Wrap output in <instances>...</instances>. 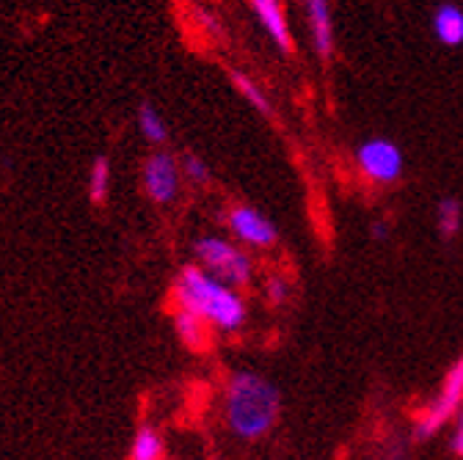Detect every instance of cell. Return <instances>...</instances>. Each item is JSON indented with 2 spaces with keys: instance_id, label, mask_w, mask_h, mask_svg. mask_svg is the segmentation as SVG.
Here are the masks:
<instances>
[{
  "instance_id": "cell-1",
  "label": "cell",
  "mask_w": 463,
  "mask_h": 460,
  "mask_svg": "<svg viewBox=\"0 0 463 460\" xmlns=\"http://www.w3.org/2000/svg\"><path fill=\"white\" fill-rule=\"evenodd\" d=\"M281 419V389L257 370L229 372L221 389V422L238 441H262Z\"/></svg>"
},
{
  "instance_id": "cell-2",
  "label": "cell",
  "mask_w": 463,
  "mask_h": 460,
  "mask_svg": "<svg viewBox=\"0 0 463 460\" xmlns=\"http://www.w3.org/2000/svg\"><path fill=\"white\" fill-rule=\"evenodd\" d=\"M171 301L202 317L215 333H241L249 323V304L241 290L223 284L202 265H185L171 284Z\"/></svg>"
},
{
  "instance_id": "cell-3",
  "label": "cell",
  "mask_w": 463,
  "mask_h": 460,
  "mask_svg": "<svg viewBox=\"0 0 463 460\" xmlns=\"http://www.w3.org/2000/svg\"><path fill=\"white\" fill-rule=\"evenodd\" d=\"M194 257H196V265L210 270L223 284L235 286V290H249L254 284L257 265L251 254L235 240L221 238V235H202L194 243Z\"/></svg>"
},
{
  "instance_id": "cell-4",
  "label": "cell",
  "mask_w": 463,
  "mask_h": 460,
  "mask_svg": "<svg viewBox=\"0 0 463 460\" xmlns=\"http://www.w3.org/2000/svg\"><path fill=\"white\" fill-rule=\"evenodd\" d=\"M460 406H463V356L447 370L439 394L430 399V406L417 417L414 436L420 441L433 438L444 425L455 422V417L460 414Z\"/></svg>"
},
{
  "instance_id": "cell-5",
  "label": "cell",
  "mask_w": 463,
  "mask_h": 460,
  "mask_svg": "<svg viewBox=\"0 0 463 460\" xmlns=\"http://www.w3.org/2000/svg\"><path fill=\"white\" fill-rule=\"evenodd\" d=\"M359 174L373 185H394L405 171L402 149L389 138H367L354 152Z\"/></svg>"
},
{
  "instance_id": "cell-6",
  "label": "cell",
  "mask_w": 463,
  "mask_h": 460,
  "mask_svg": "<svg viewBox=\"0 0 463 460\" xmlns=\"http://www.w3.org/2000/svg\"><path fill=\"white\" fill-rule=\"evenodd\" d=\"M226 226L229 235L235 243H241L243 249H257V251H268L279 243V229L276 223L262 215L260 210L249 207V204H235L226 212Z\"/></svg>"
},
{
  "instance_id": "cell-7",
  "label": "cell",
  "mask_w": 463,
  "mask_h": 460,
  "mask_svg": "<svg viewBox=\"0 0 463 460\" xmlns=\"http://www.w3.org/2000/svg\"><path fill=\"white\" fill-rule=\"evenodd\" d=\"M144 191L155 204H171L180 193V180H183V165L180 160L168 152H155L146 157L144 171Z\"/></svg>"
},
{
  "instance_id": "cell-8",
  "label": "cell",
  "mask_w": 463,
  "mask_h": 460,
  "mask_svg": "<svg viewBox=\"0 0 463 460\" xmlns=\"http://www.w3.org/2000/svg\"><path fill=\"white\" fill-rule=\"evenodd\" d=\"M249 4H251L257 23L273 39V44L284 52H293V33H289V23H287V12L281 0H249Z\"/></svg>"
},
{
  "instance_id": "cell-9",
  "label": "cell",
  "mask_w": 463,
  "mask_h": 460,
  "mask_svg": "<svg viewBox=\"0 0 463 460\" xmlns=\"http://www.w3.org/2000/svg\"><path fill=\"white\" fill-rule=\"evenodd\" d=\"M304 14L312 33V47L323 61L334 55V17L328 0H304Z\"/></svg>"
},
{
  "instance_id": "cell-10",
  "label": "cell",
  "mask_w": 463,
  "mask_h": 460,
  "mask_svg": "<svg viewBox=\"0 0 463 460\" xmlns=\"http://www.w3.org/2000/svg\"><path fill=\"white\" fill-rule=\"evenodd\" d=\"M171 323H174V331H177V336H180V342L185 344V348H191L196 353H204L210 348L215 331L202 317H196V314H191L185 309H174Z\"/></svg>"
},
{
  "instance_id": "cell-11",
  "label": "cell",
  "mask_w": 463,
  "mask_h": 460,
  "mask_svg": "<svg viewBox=\"0 0 463 460\" xmlns=\"http://www.w3.org/2000/svg\"><path fill=\"white\" fill-rule=\"evenodd\" d=\"M433 36L447 47L463 44V9L455 4H441L433 12Z\"/></svg>"
},
{
  "instance_id": "cell-12",
  "label": "cell",
  "mask_w": 463,
  "mask_h": 460,
  "mask_svg": "<svg viewBox=\"0 0 463 460\" xmlns=\"http://www.w3.org/2000/svg\"><path fill=\"white\" fill-rule=\"evenodd\" d=\"M163 452H165L163 436L152 425H141L130 446V460H163Z\"/></svg>"
},
{
  "instance_id": "cell-13",
  "label": "cell",
  "mask_w": 463,
  "mask_h": 460,
  "mask_svg": "<svg viewBox=\"0 0 463 460\" xmlns=\"http://www.w3.org/2000/svg\"><path fill=\"white\" fill-rule=\"evenodd\" d=\"M436 223H439V235L444 240L458 238L460 226H463V204L455 196H444L436 207Z\"/></svg>"
},
{
  "instance_id": "cell-14",
  "label": "cell",
  "mask_w": 463,
  "mask_h": 460,
  "mask_svg": "<svg viewBox=\"0 0 463 460\" xmlns=\"http://www.w3.org/2000/svg\"><path fill=\"white\" fill-rule=\"evenodd\" d=\"M138 130L149 144H165V138H168L165 122L160 119V113L152 102L138 105Z\"/></svg>"
},
{
  "instance_id": "cell-15",
  "label": "cell",
  "mask_w": 463,
  "mask_h": 460,
  "mask_svg": "<svg viewBox=\"0 0 463 460\" xmlns=\"http://www.w3.org/2000/svg\"><path fill=\"white\" fill-rule=\"evenodd\" d=\"M108 191H110V160L99 155L89 168V199L94 204H102L108 199Z\"/></svg>"
},
{
  "instance_id": "cell-16",
  "label": "cell",
  "mask_w": 463,
  "mask_h": 460,
  "mask_svg": "<svg viewBox=\"0 0 463 460\" xmlns=\"http://www.w3.org/2000/svg\"><path fill=\"white\" fill-rule=\"evenodd\" d=\"M232 83H235V89L241 91V97L254 108V110H260V113H270V99L265 97V91L249 78V75H243V72H232Z\"/></svg>"
},
{
  "instance_id": "cell-17",
  "label": "cell",
  "mask_w": 463,
  "mask_h": 460,
  "mask_svg": "<svg viewBox=\"0 0 463 460\" xmlns=\"http://www.w3.org/2000/svg\"><path fill=\"white\" fill-rule=\"evenodd\" d=\"M262 293H265V301L270 304V306H284L287 301H289V281L284 278V276H279V273H273V276H268L265 278V284H262Z\"/></svg>"
},
{
  "instance_id": "cell-18",
  "label": "cell",
  "mask_w": 463,
  "mask_h": 460,
  "mask_svg": "<svg viewBox=\"0 0 463 460\" xmlns=\"http://www.w3.org/2000/svg\"><path fill=\"white\" fill-rule=\"evenodd\" d=\"M180 165H183V177L185 180H191V183H196V185H204V183H210V165L199 157V155H185L183 160H180Z\"/></svg>"
},
{
  "instance_id": "cell-19",
  "label": "cell",
  "mask_w": 463,
  "mask_h": 460,
  "mask_svg": "<svg viewBox=\"0 0 463 460\" xmlns=\"http://www.w3.org/2000/svg\"><path fill=\"white\" fill-rule=\"evenodd\" d=\"M449 446L458 457H463V414L455 417V427H452V438H449Z\"/></svg>"
},
{
  "instance_id": "cell-20",
  "label": "cell",
  "mask_w": 463,
  "mask_h": 460,
  "mask_svg": "<svg viewBox=\"0 0 463 460\" xmlns=\"http://www.w3.org/2000/svg\"><path fill=\"white\" fill-rule=\"evenodd\" d=\"M370 235H373V240H378V243H386V240L392 238V226H389L386 221H373V226H370Z\"/></svg>"
}]
</instances>
